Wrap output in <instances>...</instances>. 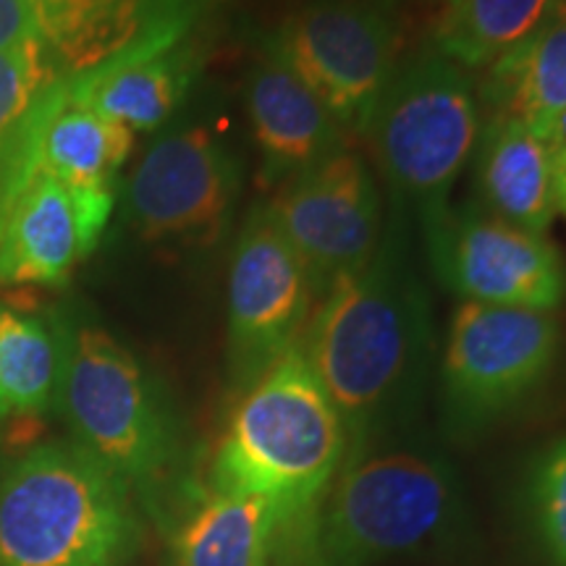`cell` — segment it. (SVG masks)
<instances>
[{"instance_id":"25","label":"cell","mask_w":566,"mask_h":566,"mask_svg":"<svg viewBox=\"0 0 566 566\" xmlns=\"http://www.w3.org/2000/svg\"><path fill=\"white\" fill-rule=\"evenodd\" d=\"M38 42V0H0V51Z\"/></svg>"},{"instance_id":"13","label":"cell","mask_w":566,"mask_h":566,"mask_svg":"<svg viewBox=\"0 0 566 566\" xmlns=\"http://www.w3.org/2000/svg\"><path fill=\"white\" fill-rule=\"evenodd\" d=\"M113 189L71 187L34 176L0 229V283L59 286L101 242Z\"/></svg>"},{"instance_id":"14","label":"cell","mask_w":566,"mask_h":566,"mask_svg":"<svg viewBox=\"0 0 566 566\" xmlns=\"http://www.w3.org/2000/svg\"><path fill=\"white\" fill-rule=\"evenodd\" d=\"M210 0H38V42L69 76L189 40Z\"/></svg>"},{"instance_id":"27","label":"cell","mask_w":566,"mask_h":566,"mask_svg":"<svg viewBox=\"0 0 566 566\" xmlns=\"http://www.w3.org/2000/svg\"><path fill=\"white\" fill-rule=\"evenodd\" d=\"M446 3H449V0H446Z\"/></svg>"},{"instance_id":"16","label":"cell","mask_w":566,"mask_h":566,"mask_svg":"<svg viewBox=\"0 0 566 566\" xmlns=\"http://www.w3.org/2000/svg\"><path fill=\"white\" fill-rule=\"evenodd\" d=\"M197 53L187 42L116 55L69 80V101L87 105L132 134L158 129L195 82Z\"/></svg>"},{"instance_id":"19","label":"cell","mask_w":566,"mask_h":566,"mask_svg":"<svg viewBox=\"0 0 566 566\" xmlns=\"http://www.w3.org/2000/svg\"><path fill=\"white\" fill-rule=\"evenodd\" d=\"M483 118L546 134L566 111V3L525 42L485 66L478 84Z\"/></svg>"},{"instance_id":"5","label":"cell","mask_w":566,"mask_h":566,"mask_svg":"<svg viewBox=\"0 0 566 566\" xmlns=\"http://www.w3.org/2000/svg\"><path fill=\"white\" fill-rule=\"evenodd\" d=\"M480 132L478 84L433 51L394 71L363 137L396 200L428 226L449 210V195L475 155Z\"/></svg>"},{"instance_id":"10","label":"cell","mask_w":566,"mask_h":566,"mask_svg":"<svg viewBox=\"0 0 566 566\" xmlns=\"http://www.w3.org/2000/svg\"><path fill=\"white\" fill-rule=\"evenodd\" d=\"M321 289L300 252L254 208L229 271V373L239 391L302 344Z\"/></svg>"},{"instance_id":"17","label":"cell","mask_w":566,"mask_h":566,"mask_svg":"<svg viewBox=\"0 0 566 566\" xmlns=\"http://www.w3.org/2000/svg\"><path fill=\"white\" fill-rule=\"evenodd\" d=\"M69 80L42 42L0 51V229L34 179L42 129L66 97Z\"/></svg>"},{"instance_id":"23","label":"cell","mask_w":566,"mask_h":566,"mask_svg":"<svg viewBox=\"0 0 566 566\" xmlns=\"http://www.w3.org/2000/svg\"><path fill=\"white\" fill-rule=\"evenodd\" d=\"M564 0H449L436 53L457 66L485 69L541 30Z\"/></svg>"},{"instance_id":"2","label":"cell","mask_w":566,"mask_h":566,"mask_svg":"<svg viewBox=\"0 0 566 566\" xmlns=\"http://www.w3.org/2000/svg\"><path fill=\"white\" fill-rule=\"evenodd\" d=\"M462 493L449 462L391 438L352 451L307 512L279 527L275 566H388L454 533Z\"/></svg>"},{"instance_id":"4","label":"cell","mask_w":566,"mask_h":566,"mask_svg":"<svg viewBox=\"0 0 566 566\" xmlns=\"http://www.w3.org/2000/svg\"><path fill=\"white\" fill-rule=\"evenodd\" d=\"M132 491L76 443H40L0 475V566H126Z\"/></svg>"},{"instance_id":"8","label":"cell","mask_w":566,"mask_h":566,"mask_svg":"<svg viewBox=\"0 0 566 566\" xmlns=\"http://www.w3.org/2000/svg\"><path fill=\"white\" fill-rule=\"evenodd\" d=\"M242 160L205 124L163 134L126 184V216L150 244L212 247L229 231Z\"/></svg>"},{"instance_id":"20","label":"cell","mask_w":566,"mask_h":566,"mask_svg":"<svg viewBox=\"0 0 566 566\" xmlns=\"http://www.w3.org/2000/svg\"><path fill=\"white\" fill-rule=\"evenodd\" d=\"M279 514L258 495L210 491L189 506L168 543V566H271Z\"/></svg>"},{"instance_id":"9","label":"cell","mask_w":566,"mask_h":566,"mask_svg":"<svg viewBox=\"0 0 566 566\" xmlns=\"http://www.w3.org/2000/svg\"><path fill=\"white\" fill-rule=\"evenodd\" d=\"M344 134H365L396 66L394 30L384 11L354 0H317L289 17L268 42Z\"/></svg>"},{"instance_id":"18","label":"cell","mask_w":566,"mask_h":566,"mask_svg":"<svg viewBox=\"0 0 566 566\" xmlns=\"http://www.w3.org/2000/svg\"><path fill=\"white\" fill-rule=\"evenodd\" d=\"M472 158L480 208L516 229L546 237L558 212L546 134L516 122L483 118Z\"/></svg>"},{"instance_id":"11","label":"cell","mask_w":566,"mask_h":566,"mask_svg":"<svg viewBox=\"0 0 566 566\" xmlns=\"http://www.w3.org/2000/svg\"><path fill=\"white\" fill-rule=\"evenodd\" d=\"M424 233L436 275L464 302L554 313L564 300L566 271L556 247L478 202L449 208Z\"/></svg>"},{"instance_id":"6","label":"cell","mask_w":566,"mask_h":566,"mask_svg":"<svg viewBox=\"0 0 566 566\" xmlns=\"http://www.w3.org/2000/svg\"><path fill=\"white\" fill-rule=\"evenodd\" d=\"M71 443L129 491L153 493L176 462L174 417L137 354L101 325L69 334L59 401Z\"/></svg>"},{"instance_id":"24","label":"cell","mask_w":566,"mask_h":566,"mask_svg":"<svg viewBox=\"0 0 566 566\" xmlns=\"http://www.w3.org/2000/svg\"><path fill=\"white\" fill-rule=\"evenodd\" d=\"M533 535L551 566H566V438L541 451L525 480Z\"/></svg>"},{"instance_id":"15","label":"cell","mask_w":566,"mask_h":566,"mask_svg":"<svg viewBox=\"0 0 566 566\" xmlns=\"http://www.w3.org/2000/svg\"><path fill=\"white\" fill-rule=\"evenodd\" d=\"M247 116L268 184H286L344 147V129L273 53L247 76Z\"/></svg>"},{"instance_id":"22","label":"cell","mask_w":566,"mask_h":566,"mask_svg":"<svg viewBox=\"0 0 566 566\" xmlns=\"http://www.w3.org/2000/svg\"><path fill=\"white\" fill-rule=\"evenodd\" d=\"M132 147L134 134L126 126L69 101L66 92L42 129L34 176H51L71 187L113 189Z\"/></svg>"},{"instance_id":"21","label":"cell","mask_w":566,"mask_h":566,"mask_svg":"<svg viewBox=\"0 0 566 566\" xmlns=\"http://www.w3.org/2000/svg\"><path fill=\"white\" fill-rule=\"evenodd\" d=\"M69 334L45 317L0 304V422L30 420L59 401Z\"/></svg>"},{"instance_id":"12","label":"cell","mask_w":566,"mask_h":566,"mask_svg":"<svg viewBox=\"0 0 566 566\" xmlns=\"http://www.w3.org/2000/svg\"><path fill=\"white\" fill-rule=\"evenodd\" d=\"M263 208L313 271L321 294L338 275L370 263L384 244L378 181L346 147L283 184Z\"/></svg>"},{"instance_id":"1","label":"cell","mask_w":566,"mask_h":566,"mask_svg":"<svg viewBox=\"0 0 566 566\" xmlns=\"http://www.w3.org/2000/svg\"><path fill=\"white\" fill-rule=\"evenodd\" d=\"M300 349L342 415L349 454L391 438L428 363L424 296L394 242L325 286Z\"/></svg>"},{"instance_id":"7","label":"cell","mask_w":566,"mask_h":566,"mask_svg":"<svg viewBox=\"0 0 566 566\" xmlns=\"http://www.w3.org/2000/svg\"><path fill=\"white\" fill-rule=\"evenodd\" d=\"M554 313L462 302L443 352V401L457 428H480L525 401L558 354Z\"/></svg>"},{"instance_id":"26","label":"cell","mask_w":566,"mask_h":566,"mask_svg":"<svg viewBox=\"0 0 566 566\" xmlns=\"http://www.w3.org/2000/svg\"><path fill=\"white\" fill-rule=\"evenodd\" d=\"M546 142H548V153H551V168H554L556 210L566 218V111L546 132Z\"/></svg>"},{"instance_id":"3","label":"cell","mask_w":566,"mask_h":566,"mask_svg":"<svg viewBox=\"0 0 566 566\" xmlns=\"http://www.w3.org/2000/svg\"><path fill=\"white\" fill-rule=\"evenodd\" d=\"M349 454V436L300 346L242 388L210 467V488L258 495L279 527L307 512Z\"/></svg>"}]
</instances>
